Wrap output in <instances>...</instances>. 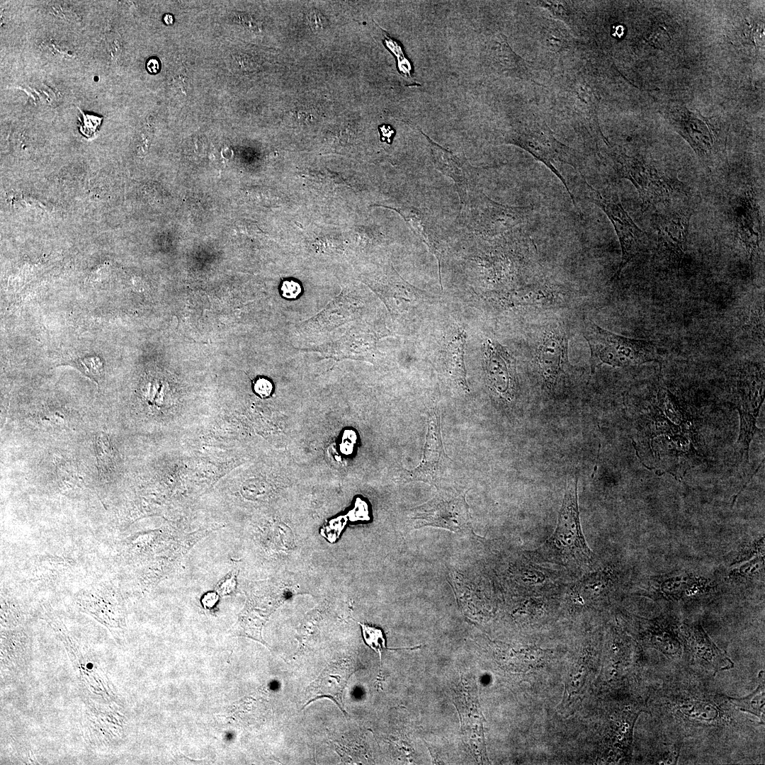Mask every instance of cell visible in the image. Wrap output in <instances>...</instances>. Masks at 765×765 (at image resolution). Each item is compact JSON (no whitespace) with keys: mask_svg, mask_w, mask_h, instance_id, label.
<instances>
[{"mask_svg":"<svg viewBox=\"0 0 765 765\" xmlns=\"http://www.w3.org/2000/svg\"><path fill=\"white\" fill-rule=\"evenodd\" d=\"M645 416V466L657 475L671 474L681 480L701 455L694 446L695 436L689 415L667 389L659 387Z\"/></svg>","mask_w":765,"mask_h":765,"instance_id":"1","label":"cell"},{"mask_svg":"<svg viewBox=\"0 0 765 765\" xmlns=\"http://www.w3.org/2000/svg\"><path fill=\"white\" fill-rule=\"evenodd\" d=\"M577 479L569 483L552 535L536 551L547 561L563 565L585 566L592 561L581 528L577 492Z\"/></svg>","mask_w":765,"mask_h":765,"instance_id":"2","label":"cell"},{"mask_svg":"<svg viewBox=\"0 0 765 765\" xmlns=\"http://www.w3.org/2000/svg\"><path fill=\"white\" fill-rule=\"evenodd\" d=\"M556 97L559 107L574 125L591 137L604 138L597 118L600 98L594 82L592 61L579 62L560 76Z\"/></svg>","mask_w":765,"mask_h":765,"instance_id":"3","label":"cell"},{"mask_svg":"<svg viewBox=\"0 0 765 765\" xmlns=\"http://www.w3.org/2000/svg\"><path fill=\"white\" fill-rule=\"evenodd\" d=\"M506 142L516 145L543 163L562 182L577 210L574 197L557 164H567L580 171L582 161L570 147L557 139L547 123L539 116L533 115L523 123L512 128L505 137Z\"/></svg>","mask_w":765,"mask_h":765,"instance_id":"4","label":"cell"},{"mask_svg":"<svg viewBox=\"0 0 765 765\" xmlns=\"http://www.w3.org/2000/svg\"><path fill=\"white\" fill-rule=\"evenodd\" d=\"M582 333L591 351L592 373L601 364L628 367L657 361L659 358L654 342L616 334L591 321L584 324Z\"/></svg>","mask_w":765,"mask_h":765,"instance_id":"5","label":"cell"},{"mask_svg":"<svg viewBox=\"0 0 765 765\" xmlns=\"http://www.w3.org/2000/svg\"><path fill=\"white\" fill-rule=\"evenodd\" d=\"M582 184L589 201L600 208L612 223L618 238L622 256L619 267L611 278L618 279L623 269L640 251L644 232L634 222L623 208L618 194L608 188L599 190L590 185L582 175Z\"/></svg>","mask_w":765,"mask_h":765,"instance_id":"6","label":"cell"},{"mask_svg":"<svg viewBox=\"0 0 765 765\" xmlns=\"http://www.w3.org/2000/svg\"><path fill=\"white\" fill-rule=\"evenodd\" d=\"M613 161L618 174L632 182L647 205L668 202L681 188L682 183L676 179L637 158L616 154Z\"/></svg>","mask_w":765,"mask_h":765,"instance_id":"7","label":"cell"},{"mask_svg":"<svg viewBox=\"0 0 765 765\" xmlns=\"http://www.w3.org/2000/svg\"><path fill=\"white\" fill-rule=\"evenodd\" d=\"M735 227L740 240L752 260L757 256L763 237L762 219L752 188H748L737 199L734 210Z\"/></svg>","mask_w":765,"mask_h":765,"instance_id":"8","label":"cell"},{"mask_svg":"<svg viewBox=\"0 0 765 765\" xmlns=\"http://www.w3.org/2000/svg\"><path fill=\"white\" fill-rule=\"evenodd\" d=\"M356 667L351 659L334 662L326 667L307 690V702L304 706L314 701L328 698L346 713L344 709L342 695L344 690Z\"/></svg>","mask_w":765,"mask_h":765,"instance_id":"9","label":"cell"},{"mask_svg":"<svg viewBox=\"0 0 765 765\" xmlns=\"http://www.w3.org/2000/svg\"><path fill=\"white\" fill-rule=\"evenodd\" d=\"M764 377L759 380H754L748 387L749 391H744L737 400L735 407L740 414V428L737 441V449L740 458L749 461L750 442L754 435L761 429L756 426V419L764 401Z\"/></svg>","mask_w":765,"mask_h":765,"instance_id":"10","label":"cell"},{"mask_svg":"<svg viewBox=\"0 0 765 765\" xmlns=\"http://www.w3.org/2000/svg\"><path fill=\"white\" fill-rule=\"evenodd\" d=\"M484 346L489 382L498 394L511 400L515 388V370L511 357L497 342L488 340Z\"/></svg>","mask_w":765,"mask_h":765,"instance_id":"11","label":"cell"},{"mask_svg":"<svg viewBox=\"0 0 765 765\" xmlns=\"http://www.w3.org/2000/svg\"><path fill=\"white\" fill-rule=\"evenodd\" d=\"M690 216L675 211L660 217L657 223L659 246L672 258L680 259L684 254Z\"/></svg>","mask_w":765,"mask_h":765,"instance_id":"12","label":"cell"},{"mask_svg":"<svg viewBox=\"0 0 765 765\" xmlns=\"http://www.w3.org/2000/svg\"><path fill=\"white\" fill-rule=\"evenodd\" d=\"M468 516L465 501L462 497H457L448 501L432 502L415 518L421 521L419 526L431 525L454 531L463 525Z\"/></svg>","mask_w":765,"mask_h":765,"instance_id":"13","label":"cell"},{"mask_svg":"<svg viewBox=\"0 0 765 765\" xmlns=\"http://www.w3.org/2000/svg\"><path fill=\"white\" fill-rule=\"evenodd\" d=\"M706 579L698 578L688 573L661 576L653 579V592L667 599H680L703 594L712 586Z\"/></svg>","mask_w":765,"mask_h":765,"instance_id":"14","label":"cell"},{"mask_svg":"<svg viewBox=\"0 0 765 765\" xmlns=\"http://www.w3.org/2000/svg\"><path fill=\"white\" fill-rule=\"evenodd\" d=\"M567 338L557 331L550 333L543 339L538 349V362L544 378L550 382L555 380L562 371L567 356Z\"/></svg>","mask_w":765,"mask_h":765,"instance_id":"15","label":"cell"},{"mask_svg":"<svg viewBox=\"0 0 765 765\" xmlns=\"http://www.w3.org/2000/svg\"><path fill=\"white\" fill-rule=\"evenodd\" d=\"M687 642L694 656L710 664L715 672L730 669L734 663L710 639L701 625H686Z\"/></svg>","mask_w":765,"mask_h":765,"instance_id":"16","label":"cell"},{"mask_svg":"<svg viewBox=\"0 0 765 765\" xmlns=\"http://www.w3.org/2000/svg\"><path fill=\"white\" fill-rule=\"evenodd\" d=\"M538 41L545 50L552 54H564L574 51L579 40L559 21L544 18L538 28Z\"/></svg>","mask_w":765,"mask_h":765,"instance_id":"17","label":"cell"},{"mask_svg":"<svg viewBox=\"0 0 765 765\" xmlns=\"http://www.w3.org/2000/svg\"><path fill=\"white\" fill-rule=\"evenodd\" d=\"M491 47V58L496 67L521 79H531L532 65L515 53L504 35H499Z\"/></svg>","mask_w":765,"mask_h":765,"instance_id":"18","label":"cell"},{"mask_svg":"<svg viewBox=\"0 0 765 765\" xmlns=\"http://www.w3.org/2000/svg\"><path fill=\"white\" fill-rule=\"evenodd\" d=\"M533 6L547 10L552 16L560 21L576 33H581L579 21L582 19L579 5L570 1H534Z\"/></svg>","mask_w":765,"mask_h":765,"instance_id":"19","label":"cell"},{"mask_svg":"<svg viewBox=\"0 0 765 765\" xmlns=\"http://www.w3.org/2000/svg\"><path fill=\"white\" fill-rule=\"evenodd\" d=\"M465 341V332H460L449 342L446 350L449 372L455 381L465 390L468 389L464 363Z\"/></svg>","mask_w":765,"mask_h":765,"instance_id":"20","label":"cell"},{"mask_svg":"<svg viewBox=\"0 0 765 765\" xmlns=\"http://www.w3.org/2000/svg\"><path fill=\"white\" fill-rule=\"evenodd\" d=\"M729 701L738 709L751 713L764 722V684L761 682L757 688L747 696L740 698H729Z\"/></svg>","mask_w":765,"mask_h":765,"instance_id":"21","label":"cell"},{"mask_svg":"<svg viewBox=\"0 0 765 765\" xmlns=\"http://www.w3.org/2000/svg\"><path fill=\"white\" fill-rule=\"evenodd\" d=\"M361 628L365 643L378 654L380 661L382 659V654L386 647V640L382 630L375 626L363 623H358Z\"/></svg>","mask_w":765,"mask_h":765,"instance_id":"22","label":"cell"},{"mask_svg":"<svg viewBox=\"0 0 765 765\" xmlns=\"http://www.w3.org/2000/svg\"><path fill=\"white\" fill-rule=\"evenodd\" d=\"M74 363L83 374L99 384L103 373V363L100 357H84L76 360Z\"/></svg>","mask_w":765,"mask_h":765,"instance_id":"23","label":"cell"},{"mask_svg":"<svg viewBox=\"0 0 765 765\" xmlns=\"http://www.w3.org/2000/svg\"><path fill=\"white\" fill-rule=\"evenodd\" d=\"M95 445L100 467L106 470L111 468L113 450L108 436L103 433L98 434L96 437Z\"/></svg>","mask_w":765,"mask_h":765,"instance_id":"24","label":"cell"},{"mask_svg":"<svg viewBox=\"0 0 765 765\" xmlns=\"http://www.w3.org/2000/svg\"><path fill=\"white\" fill-rule=\"evenodd\" d=\"M681 710L685 715L703 721H712L718 716L715 708L701 703L693 705L691 708L684 707Z\"/></svg>","mask_w":765,"mask_h":765,"instance_id":"25","label":"cell"},{"mask_svg":"<svg viewBox=\"0 0 765 765\" xmlns=\"http://www.w3.org/2000/svg\"><path fill=\"white\" fill-rule=\"evenodd\" d=\"M238 572L232 570L222 577L215 586V591L219 595L227 596L234 592L237 587V576Z\"/></svg>","mask_w":765,"mask_h":765,"instance_id":"26","label":"cell"},{"mask_svg":"<svg viewBox=\"0 0 765 765\" xmlns=\"http://www.w3.org/2000/svg\"><path fill=\"white\" fill-rule=\"evenodd\" d=\"M80 112L83 115L82 120H80V131L85 137L91 138L94 136L98 128L100 126L102 118L93 115L84 114L81 110Z\"/></svg>","mask_w":765,"mask_h":765,"instance_id":"27","label":"cell"},{"mask_svg":"<svg viewBox=\"0 0 765 765\" xmlns=\"http://www.w3.org/2000/svg\"><path fill=\"white\" fill-rule=\"evenodd\" d=\"M307 20L312 31L322 32L326 27L327 21L318 10L312 9L307 13Z\"/></svg>","mask_w":765,"mask_h":765,"instance_id":"28","label":"cell"},{"mask_svg":"<svg viewBox=\"0 0 765 765\" xmlns=\"http://www.w3.org/2000/svg\"><path fill=\"white\" fill-rule=\"evenodd\" d=\"M280 292L283 297L289 299L296 298L301 292V287L294 280H285L280 285Z\"/></svg>","mask_w":765,"mask_h":765,"instance_id":"29","label":"cell"},{"mask_svg":"<svg viewBox=\"0 0 765 765\" xmlns=\"http://www.w3.org/2000/svg\"><path fill=\"white\" fill-rule=\"evenodd\" d=\"M254 389L259 395L267 397L271 393L273 385L268 380L260 378L255 381Z\"/></svg>","mask_w":765,"mask_h":765,"instance_id":"30","label":"cell"},{"mask_svg":"<svg viewBox=\"0 0 765 765\" xmlns=\"http://www.w3.org/2000/svg\"><path fill=\"white\" fill-rule=\"evenodd\" d=\"M219 600L217 591L206 592L201 598V604L205 608H212Z\"/></svg>","mask_w":765,"mask_h":765,"instance_id":"31","label":"cell"},{"mask_svg":"<svg viewBox=\"0 0 765 765\" xmlns=\"http://www.w3.org/2000/svg\"><path fill=\"white\" fill-rule=\"evenodd\" d=\"M159 67V61L154 58L149 59L147 63V69L151 74H156Z\"/></svg>","mask_w":765,"mask_h":765,"instance_id":"32","label":"cell"},{"mask_svg":"<svg viewBox=\"0 0 765 765\" xmlns=\"http://www.w3.org/2000/svg\"><path fill=\"white\" fill-rule=\"evenodd\" d=\"M380 130L381 135H382V137H381L382 140H385L388 143H390V137H391L392 135L394 133V131L391 129L390 127L385 126V125H384L382 127H380Z\"/></svg>","mask_w":765,"mask_h":765,"instance_id":"33","label":"cell"}]
</instances>
